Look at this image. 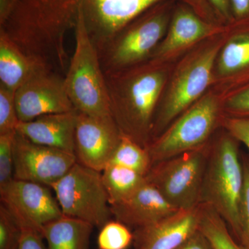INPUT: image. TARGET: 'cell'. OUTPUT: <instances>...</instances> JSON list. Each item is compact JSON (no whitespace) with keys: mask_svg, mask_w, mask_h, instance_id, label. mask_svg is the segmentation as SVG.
Returning <instances> with one entry per match:
<instances>
[{"mask_svg":"<svg viewBox=\"0 0 249 249\" xmlns=\"http://www.w3.org/2000/svg\"><path fill=\"white\" fill-rule=\"evenodd\" d=\"M167 0H18L10 18L13 27L29 40L51 47H63L81 12L98 52L134 18ZM189 5L201 17L212 12L208 0H172Z\"/></svg>","mask_w":249,"mask_h":249,"instance_id":"6da1fadb","label":"cell"},{"mask_svg":"<svg viewBox=\"0 0 249 249\" xmlns=\"http://www.w3.org/2000/svg\"><path fill=\"white\" fill-rule=\"evenodd\" d=\"M160 63L151 60L104 73L111 116L121 134L143 147L151 133L154 111L166 80Z\"/></svg>","mask_w":249,"mask_h":249,"instance_id":"7a4b0ae2","label":"cell"},{"mask_svg":"<svg viewBox=\"0 0 249 249\" xmlns=\"http://www.w3.org/2000/svg\"><path fill=\"white\" fill-rule=\"evenodd\" d=\"M74 31L75 50L64 76L67 95L78 112L111 116L104 72L81 12L78 13Z\"/></svg>","mask_w":249,"mask_h":249,"instance_id":"3957f363","label":"cell"},{"mask_svg":"<svg viewBox=\"0 0 249 249\" xmlns=\"http://www.w3.org/2000/svg\"><path fill=\"white\" fill-rule=\"evenodd\" d=\"M175 2L155 4L119 31L98 53L103 72L134 66L151 57L168 30Z\"/></svg>","mask_w":249,"mask_h":249,"instance_id":"277c9868","label":"cell"},{"mask_svg":"<svg viewBox=\"0 0 249 249\" xmlns=\"http://www.w3.org/2000/svg\"><path fill=\"white\" fill-rule=\"evenodd\" d=\"M244 168L235 142L226 137L214 149L205 172L200 201L211 206L238 237Z\"/></svg>","mask_w":249,"mask_h":249,"instance_id":"5b68a950","label":"cell"},{"mask_svg":"<svg viewBox=\"0 0 249 249\" xmlns=\"http://www.w3.org/2000/svg\"><path fill=\"white\" fill-rule=\"evenodd\" d=\"M63 215L101 229L110 220V205L101 172L76 162L50 187Z\"/></svg>","mask_w":249,"mask_h":249,"instance_id":"8992f818","label":"cell"},{"mask_svg":"<svg viewBox=\"0 0 249 249\" xmlns=\"http://www.w3.org/2000/svg\"><path fill=\"white\" fill-rule=\"evenodd\" d=\"M220 40L191 55L175 73L152 132L157 134L198 99L211 83Z\"/></svg>","mask_w":249,"mask_h":249,"instance_id":"52a82bcc","label":"cell"},{"mask_svg":"<svg viewBox=\"0 0 249 249\" xmlns=\"http://www.w3.org/2000/svg\"><path fill=\"white\" fill-rule=\"evenodd\" d=\"M206 169L205 155L196 150L157 163L145 178L174 207L191 210L200 201Z\"/></svg>","mask_w":249,"mask_h":249,"instance_id":"ba28073f","label":"cell"},{"mask_svg":"<svg viewBox=\"0 0 249 249\" xmlns=\"http://www.w3.org/2000/svg\"><path fill=\"white\" fill-rule=\"evenodd\" d=\"M219 106L208 95L180 117L164 134L146 147L152 163H160L196 150L209 137L217 120Z\"/></svg>","mask_w":249,"mask_h":249,"instance_id":"9c48e42d","label":"cell"},{"mask_svg":"<svg viewBox=\"0 0 249 249\" xmlns=\"http://www.w3.org/2000/svg\"><path fill=\"white\" fill-rule=\"evenodd\" d=\"M50 187L13 178L0 187L1 204L11 213L20 225L40 231L44 226L63 216Z\"/></svg>","mask_w":249,"mask_h":249,"instance_id":"30bf717a","label":"cell"},{"mask_svg":"<svg viewBox=\"0 0 249 249\" xmlns=\"http://www.w3.org/2000/svg\"><path fill=\"white\" fill-rule=\"evenodd\" d=\"M76 162L75 154L36 143L16 132L14 178L51 187Z\"/></svg>","mask_w":249,"mask_h":249,"instance_id":"8fae6325","label":"cell"},{"mask_svg":"<svg viewBox=\"0 0 249 249\" xmlns=\"http://www.w3.org/2000/svg\"><path fill=\"white\" fill-rule=\"evenodd\" d=\"M112 116L77 114L74 154L80 164L102 172L109 164L121 138Z\"/></svg>","mask_w":249,"mask_h":249,"instance_id":"7c38bea8","label":"cell"},{"mask_svg":"<svg viewBox=\"0 0 249 249\" xmlns=\"http://www.w3.org/2000/svg\"><path fill=\"white\" fill-rule=\"evenodd\" d=\"M19 121L40 116L76 111L65 89L64 77L50 70L36 75L15 93Z\"/></svg>","mask_w":249,"mask_h":249,"instance_id":"4fadbf2b","label":"cell"},{"mask_svg":"<svg viewBox=\"0 0 249 249\" xmlns=\"http://www.w3.org/2000/svg\"><path fill=\"white\" fill-rule=\"evenodd\" d=\"M226 30V25L207 22L189 5H175L165 39L152 54V60L160 62L198 41L218 35Z\"/></svg>","mask_w":249,"mask_h":249,"instance_id":"5bb4252c","label":"cell"},{"mask_svg":"<svg viewBox=\"0 0 249 249\" xmlns=\"http://www.w3.org/2000/svg\"><path fill=\"white\" fill-rule=\"evenodd\" d=\"M110 209L116 220L139 229L155 224L180 211L147 179L132 196L110 206Z\"/></svg>","mask_w":249,"mask_h":249,"instance_id":"9a60e30c","label":"cell"},{"mask_svg":"<svg viewBox=\"0 0 249 249\" xmlns=\"http://www.w3.org/2000/svg\"><path fill=\"white\" fill-rule=\"evenodd\" d=\"M77 114L76 110L19 121L16 130L36 143L74 154Z\"/></svg>","mask_w":249,"mask_h":249,"instance_id":"2e32d148","label":"cell"},{"mask_svg":"<svg viewBox=\"0 0 249 249\" xmlns=\"http://www.w3.org/2000/svg\"><path fill=\"white\" fill-rule=\"evenodd\" d=\"M199 209L180 210L149 227L139 229V249H176L199 229Z\"/></svg>","mask_w":249,"mask_h":249,"instance_id":"e0dca14e","label":"cell"},{"mask_svg":"<svg viewBox=\"0 0 249 249\" xmlns=\"http://www.w3.org/2000/svg\"><path fill=\"white\" fill-rule=\"evenodd\" d=\"M50 70L53 69L45 60L26 53L0 29V84L16 91L36 75Z\"/></svg>","mask_w":249,"mask_h":249,"instance_id":"ac0fdd59","label":"cell"},{"mask_svg":"<svg viewBox=\"0 0 249 249\" xmlns=\"http://www.w3.org/2000/svg\"><path fill=\"white\" fill-rule=\"evenodd\" d=\"M93 226L63 215L44 226L42 234L47 249H89Z\"/></svg>","mask_w":249,"mask_h":249,"instance_id":"d6986e66","label":"cell"},{"mask_svg":"<svg viewBox=\"0 0 249 249\" xmlns=\"http://www.w3.org/2000/svg\"><path fill=\"white\" fill-rule=\"evenodd\" d=\"M101 175L110 206L128 198L146 181L142 174L119 165H108Z\"/></svg>","mask_w":249,"mask_h":249,"instance_id":"ffe728a7","label":"cell"},{"mask_svg":"<svg viewBox=\"0 0 249 249\" xmlns=\"http://www.w3.org/2000/svg\"><path fill=\"white\" fill-rule=\"evenodd\" d=\"M108 165H119L146 176L151 169L152 163L146 147L122 134Z\"/></svg>","mask_w":249,"mask_h":249,"instance_id":"44dd1931","label":"cell"},{"mask_svg":"<svg viewBox=\"0 0 249 249\" xmlns=\"http://www.w3.org/2000/svg\"><path fill=\"white\" fill-rule=\"evenodd\" d=\"M199 229L213 249H246L236 243L229 233L225 221L208 205L199 209Z\"/></svg>","mask_w":249,"mask_h":249,"instance_id":"7402d4cb","label":"cell"},{"mask_svg":"<svg viewBox=\"0 0 249 249\" xmlns=\"http://www.w3.org/2000/svg\"><path fill=\"white\" fill-rule=\"evenodd\" d=\"M133 238L125 224L117 220H109L101 228L97 240L98 249H127Z\"/></svg>","mask_w":249,"mask_h":249,"instance_id":"603a6c76","label":"cell"},{"mask_svg":"<svg viewBox=\"0 0 249 249\" xmlns=\"http://www.w3.org/2000/svg\"><path fill=\"white\" fill-rule=\"evenodd\" d=\"M16 91L0 84V134L16 132L18 119L16 109Z\"/></svg>","mask_w":249,"mask_h":249,"instance_id":"cb8c5ba5","label":"cell"},{"mask_svg":"<svg viewBox=\"0 0 249 249\" xmlns=\"http://www.w3.org/2000/svg\"><path fill=\"white\" fill-rule=\"evenodd\" d=\"M21 227L4 205L0 206V249H17Z\"/></svg>","mask_w":249,"mask_h":249,"instance_id":"d4e9b609","label":"cell"},{"mask_svg":"<svg viewBox=\"0 0 249 249\" xmlns=\"http://www.w3.org/2000/svg\"><path fill=\"white\" fill-rule=\"evenodd\" d=\"M16 132L0 134V187L14 178V139Z\"/></svg>","mask_w":249,"mask_h":249,"instance_id":"484cf974","label":"cell"},{"mask_svg":"<svg viewBox=\"0 0 249 249\" xmlns=\"http://www.w3.org/2000/svg\"><path fill=\"white\" fill-rule=\"evenodd\" d=\"M244 168V187L240 206V232L238 238L246 249H249V163Z\"/></svg>","mask_w":249,"mask_h":249,"instance_id":"4316f807","label":"cell"},{"mask_svg":"<svg viewBox=\"0 0 249 249\" xmlns=\"http://www.w3.org/2000/svg\"><path fill=\"white\" fill-rule=\"evenodd\" d=\"M20 227V239L17 249H46L43 242L45 239L40 231L29 226Z\"/></svg>","mask_w":249,"mask_h":249,"instance_id":"83f0119b","label":"cell"},{"mask_svg":"<svg viewBox=\"0 0 249 249\" xmlns=\"http://www.w3.org/2000/svg\"><path fill=\"white\" fill-rule=\"evenodd\" d=\"M226 127L232 138L243 142L249 150V118L228 119L226 121Z\"/></svg>","mask_w":249,"mask_h":249,"instance_id":"f1b7e54d","label":"cell"},{"mask_svg":"<svg viewBox=\"0 0 249 249\" xmlns=\"http://www.w3.org/2000/svg\"><path fill=\"white\" fill-rule=\"evenodd\" d=\"M227 107L241 117L249 118V83L228 100Z\"/></svg>","mask_w":249,"mask_h":249,"instance_id":"f546056e","label":"cell"},{"mask_svg":"<svg viewBox=\"0 0 249 249\" xmlns=\"http://www.w3.org/2000/svg\"><path fill=\"white\" fill-rule=\"evenodd\" d=\"M176 249H213L199 229Z\"/></svg>","mask_w":249,"mask_h":249,"instance_id":"4dcf8cb0","label":"cell"},{"mask_svg":"<svg viewBox=\"0 0 249 249\" xmlns=\"http://www.w3.org/2000/svg\"><path fill=\"white\" fill-rule=\"evenodd\" d=\"M227 25L234 22L231 0H208Z\"/></svg>","mask_w":249,"mask_h":249,"instance_id":"1f68e13d","label":"cell"},{"mask_svg":"<svg viewBox=\"0 0 249 249\" xmlns=\"http://www.w3.org/2000/svg\"><path fill=\"white\" fill-rule=\"evenodd\" d=\"M234 21L249 20V0H231Z\"/></svg>","mask_w":249,"mask_h":249,"instance_id":"d6a6232c","label":"cell"},{"mask_svg":"<svg viewBox=\"0 0 249 249\" xmlns=\"http://www.w3.org/2000/svg\"></svg>","mask_w":249,"mask_h":249,"instance_id":"836d02e7","label":"cell"}]
</instances>
